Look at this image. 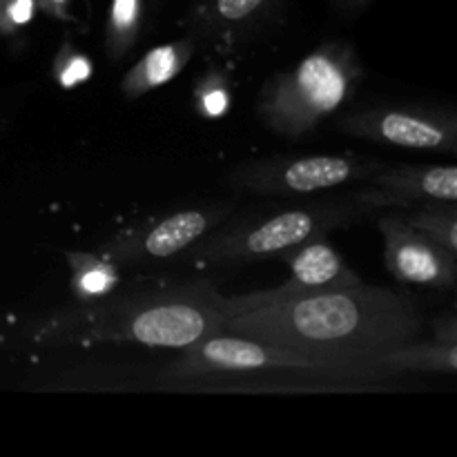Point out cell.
Listing matches in <instances>:
<instances>
[{
    "label": "cell",
    "mask_w": 457,
    "mask_h": 457,
    "mask_svg": "<svg viewBox=\"0 0 457 457\" xmlns=\"http://www.w3.org/2000/svg\"><path fill=\"white\" fill-rule=\"evenodd\" d=\"M7 320H9V317H7V315H4V312H0V330H3L4 321H7Z\"/></svg>",
    "instance_id": "cell-24"
},
{
    "label": "cell",
    "mask_w": 457,
    "mask_h": 457,
    "mask_svg": "<svg viewBox=\"0 0 457 457\" xmlns=\"http://www.w3.org/2000/svg\"><path fill=\"white\" fill-rule=\"evenodd\" d=\"M382 161L357 152H321L306 156H268L237 165L228 174L230 187L262 196H306L369 181Z\"/></svg>",
    "instance_id": "cell-6"
},
{
    "label": "cell",
    "mask_w": 457,
    "mask_h": 457,
    "mask_svg": "<svg viewBox=\"0 0 457 457\" xmlns=\"http://www.w3.org/2000/svg\"><path fill=\"white\" fill-rule=\"evenodd\" d=\"M235 210V201L221 199L147 217L114 232L98 253L119 268H137L181 257L196 241L221 226Z\"/></svg>",
    "instance_id": "cell-7"
},
{
    "label": "cell",
    "mask_w": 457,
    "mask_h": 457,
    "mask_svg": "<svg viewBox=\"0 0 457 457\" xmlns=\"http://www.w3.org/2000/svg\"><path fill=\"white\" fill-rule=\"evenodd\" d=\"M433 337L446 344H457V320L453 312H445V315L436 317L431 321Z\"/></svg>",
    "instance_id": "cell-22"
},
{
    "label": "cell",
    "mask_w": 457,
    "mask_h": 457,
    "mask_svg": "<svg viewBox=\"0 0 457 457\" xmlns=\"http://www.w3.org/2000/svg\"><path fill=\"white\" fill-rule=\"evenodd\" d=\"M143 27V0H110L105 22V54L120 62L137 45Z\"/></svg>",
    "instance_id": "cell-17"
},
{
    "label": "cell",
    "mask_w": 457,
    "mask_h": 457,
    "mask_svg": "<svg viewBox=\"0 0 457 457\" xmlns=\"http://www.w3.org/2000/svg\"><path fill=\"white\" fill-rule=\"evenodd\" d=\"M364 80L351 43L326 40L290 70L277 71L257 96V119L281 138H306L346 105Z\"/></svg>",
    "instance_id": "cell-4"
},
{
    "label": "cell",
    "mask_w": 457,
    "mask_h": 457,
    "mask_svg": "<svg viewBox=\"0 0 457 457\" xmlns=\"http://www.w3.org/2000/svg\"><path fill=\"white\" fill-rule=\"evenodd\" d=\"M219 290L210 281H134L92 302H71L4 321V342L25 355L143 346L181 351L221 330Z\"/></svg>",
    "instance_id": "cell-1"
},
{
    "label": "cell",
    "mask_w": 457,
    "mask_h": 457,
    "mask_svg": "<svg viewBox=\"0 0 457 457\" xmlns=\"http://www.w3.org/2000/svg\"><path fill=\"white\" fill-rule=\"evenodd\" d=\"M375 0H333L335 9L344 16H357V13L364 12L369 4H373Z\"/></svg>",
    "instance_id": "cell-23"
},
{
    "label": "cell",
    "mask_w": 457,
    "mask_h": 457,
    "mask_svg": "<svg viewBox=\"0 0 457 457\" xmlns=\"http://www.w3.org/2000/svg\"><path fill=\"white\" fill-rule=\"evenodd\" d=\"M196 47H199L196 40L187 34L183 38L172 40V43L152 47L120 79V94H123V98L137 101V98L150 94L152 89L168 85L170 80H174L186 70L190 58L195 56Z\"/></svg>",
    "instance_id": "cell-13"
},
{
    "label": "cell",
    "mask_w": 457,
    "mask_h": 457,
    "mask_svg": "<svg viewBox=\"0 0 457 457\" xmlns=\"http://www.w3.org/2000/svg\"><path fill=\"white\" fill-rule=\"evenodd\" d=\"M65 262L70 266V290L74 302H92L114 293L123 279L120 268L114 266L101 253L67 250Z\"/></svg>",
    "instance_id": "cell-15"
},
{
    "label": "cell",
    "mask_w": 457,
    "mask_h": 457,
    "mask_svg": "<svg viewBox=\"0 0 457 457\" xmlns=\"http://www.w3.org/2000/svg\"><path fill=\"white\" fill-rule=\"evenodd\" d=\"M275 259L288 266L290 279L277 288L239 295V297H223L219 293L217 303L223 315H237V312H245L263 303L281 302V299L299 297V295L317 293V290L344 288V286H355L361 281V277L344 262L342 254L333 244L326 241V237L293 245L277 254Z\"/></svg>",
    "instance_id": "cell-9"
},
{
    "label": "cell",
    "mask_w": 457,
    "mask_h": 457,
    "mask_svg": "<svg viewBox=\"0 0 457 457\" xmlns=\"http://www.w3.org/2000/svg\"><path fill=\"white\" fill-rule=\"evenodd\" d=\"M373 187L290 205H266L250 212H232L221 226L181 254V262L196 268L232 266L275 259L284 250L330 232L344 230L378 212Z\"/></svg>",
    "instance_id": "cell-3"
},
{
    "label": "cell",
    "mask_w": 457,
    "mask_h": 457,
    "mask_svg": "<svg viewBox=\"0 0 457 457\" xmlns=\"http://www.w3.org/2000/svg\"><path fill=\"white\" fill-rule=\"evenodd\" d=\"M52 74L58 87L76 89L94 76V61L74 43H62L52 61Z\"/></svg>",
    "instance_id": "cell-19"
},
{
    "label": "cell",
    "mask_w": 457,
    "mask_h": 457,
    "mask_svg": "<svg viewBox=\"0 0 457 457\" xmlns=\"http://www.w3.org/2000/svg\"><path fill=\"white\" fill-rule=\"evenodd\" d=\"M427 328L418 303L364 281L317 290L228 315L221 330L335 361L370 382H384L369 357L420 339Z\"/></svg>",
    "instance_id": "cell-2"
},
{
    "label": "cell",
    "mask_w": 457,
    "mask_h": 457,
    "mask_svg": "<svg viewBox=\"0 0 457 457\" xmlns=\"http://www.w3.org/2000/svg\"><path fill=\"white\" fill-rule=\"evenodd\" d=\"M384 263L400 284L449 290L457 279V257L415 230L400 212L378 219Z\"/></svg>",
    "instance_id": "cell-10"
},
{
    "label": "cell",
    "mask_w": 457,
    "mask_h": 457,
    "mask_svg": "<svg viewBox=\"0 0 457 457\" xmlns=\"http://www.w3.org/2000/svg\"><path fill=\"white\" fill-rule=\"evenodd\" d=\"M268 370H321V373L342 375L355 384H373L364 375L335 361L320 360L284 346H272L226 330L205 335L199 342L181 348V355L163 370V382L186 384L190 379L214 378V375L268 373Z\"/></svg>",
    "instance_id": "cell-5"
},
{
    "label": "cell",
    "mask_w": 457,
    "mask_h": 457,
    "mask_svg": "<svg viewBox=\"0 0 457 457\" xmlns=\"http://www.w3.org/2000/svg\"><path fill=\"white\" fill-rule=\"evenodd\" d=\"M335 125L346 137L379 145L446 154L457 150V119L453 107L446 105L382 103L339 116Z\"/></svg>",
    "instance_id": "cell-8"
},
{
    "label": "cell",
    "mask_w": 457,
    "mask_h": 457,
    "mask_svg": "<svg viewBox=\"0 0 457 457\" xmlns=\"http://www.w3.org/2000/svg\"><path fill=\"white\" fill-rule=\"evenodd\" d=\"M195 105L204 119L217 120L230 112L232 107V79L226 65L212 62L199 76L195 87Z\"/></svg>",
    "instance_id": "cell-18"
},
{
    "label": "cell",
    "mask_w": 457,
    "mask_h": 457,
    "mask_svg": "<svg viewBox=\"0 0 457 457\" xmlns=\"http://www.w3.org/2000/svg\"><path fill=\"white\" fill-rule=\"evenodd\" d=\"M38 13L36 0H0V34H18Z\"/></svg>",
    "instance_id": "cell-20"
},
{
    "label": "cell",
    "mask_w": 457,
    "mask_h": 457,
    "mask_svg": "<svg viewBox=\"0 0 457 457\" xmlns=\"http://www.w3.org/2000/svg\"><path fill=\"white\" fill-rule=\"evenodd\" d=\"M369 366L382 379H391L402 373L453 375L457 370V344L420 337L369 357Z\"/></svg>",
    "instance_id": "cell-14"
},
{
    "label": "cell",
    "mask_w": 457,
    "mask_h": 457,
    "mask_svg": "<svg viewBox=\"0 0 457 457\" xmlns=\"http://www.w3.org/2000/svg\"><path fill=\"white\" fill-rule=\"evenodd\" d=\"M71 3H74V0H36L38 12L47 13V16L56 18V21L61 22H76Z\"/></svg>",
    "instance_id": "cell-21"
},
{
    "label": "cell",
    "mask_w": 457,
    "mask_h": 457,
    "mask_svg": "<svg viewBox=\"0 0 457 457\" xmlns=\"http://www.w3.org/2000/svg\"><path fill=\"white\" fill-rule=\"evenodd\" d=\"M379 208L409 210L427 201H457V168L449 165H386L369 179Z\"/></svg>",
    "instance_id": "cell-12"
},
{
    "label": "cell",
    "mask_w": 457,
    "mask_h": 457,
    "mask_svg": "<svg viewBox=\"0 0 457 457\" xmlns=\"http://www.w3.org/2000/svg\"><path fill=\"white\" fill-rule=\"evenodd\" d=\"M277 7L279 0H196L181 27L199 47L226 61Z\"/></svg>",
    "instance_id": "cell-11"
},
{
    "label": "cell",
    "mask_w": 457,
    "mask_h": 457,
    "mask_svg": "<svg viewBox=\"0 0 457 457\" xmlns=\"http://www.w3.org/2000/svg\"><path fill=\"white\" fill-rule=\"evenodd\" d=\"M406 223L422 232L427 239L457 257V205L451 201H427L402 210Z\"/></svg>",
    "instance_id": "cell-16"
}]
</instances>
